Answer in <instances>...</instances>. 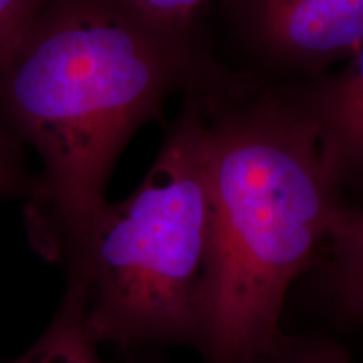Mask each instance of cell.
<instances>
[{
    "mask_svg": "<svg viewBox=\"0 0 363 363\" xmlns=\"http://www.w3.org/2000/svg\"><path fill=\"white\" fill-rule=\"evenodd\" d=\"M189 66L185 35L120 0H51L0 71V120L43 163L27 225L49 256L108 202L121 152Z\"/></svg>",
    "mask_w": 363,
    "mask_h": 363,
    "instance_id": "obj_1",
    "label": "cell"
},
{
    "mask_svg": "<svg viewBox=\"0 0 363 363\" xmlns=\"http://www.w3.org/2000/svg\"><path fill=\"white\" fill-rule=\"evenodd\" d=\"M211 244L206 363H266L288 338L293 281L325 249L340 184L303 106L262 104L208 121Z\"/></svg>",
    "mask_w": 363,
    "mask_h": 363,
    "instance_id": "obj_2",
    "label": "cell"
},
{
    "mask_svg": "<svg viewBox=\"0 0 363 363\" xmlns=\"http://www.w3.org/2000/svg\"><path fill=\"white\" fill-rule=\"evenodd\" d=\"M208 121L189 103L142 184L106 202L49 256L65 261L67 293L91 342L130 347L203 337L211 197Z\"/></svg>",
    "mask_w": 363,
    "mask_h": 363,
    "instance_id": "obj_3",
    "label": "cell"
},
{
    "mask_svg": "<svg viewBox=\"0 0 363 363\" xmlns=\"http://www.w3.org/2000/svg\"><path fill=\"white\" fill-rule=\"evenodd\" d=\"M257 51L289 66L348 57L363 43V0H227Z\"/></svg>",
    "mask_w": 363,
    "mask_h": 363,
    "instance_id": "obj_4",
    "label": "cell"
},
{
    "mask_svg": "<svg viewBox=\"0 0 363 363\" xmlns=\"http://www.w3.org/2000/svg\"><path fill=\"white\" fill-rule=\"evenodd\" d=\"M347 59V66L301 104L340 185L363 175V43Z\"/></svg>",
    "mask_w": 363,
    "mask_h": 363,
    "instance_id": "obj_5",
    "label": "cell"
},
{
    "mask_svg": "<svg viewBox=\"0 0 363 363\" xmlns=\"http://www.w3.org/2000/svg\"><path fill=\"white\" fill-rule=\"evenodd\" d=\"M325 247L340 310L363 320V211L342 203Z\"/></svg>",
    "mask_w": 363,
    "mask_h": 363,
    "instance_id": "obj_6",
    "label": "cell"
},
{
    "mask_svg": "<svg viewBox=\"0 0 363 363\" xmlns=\"http://www.w3.org/2000/svg\"><path fill=\"white\" fill-rule=\"evenodd\" d=\"M9 363H103L86 333L74 296L66 291L56 318L29 350Z\"/></svg>",
    "mask_w": 363,
    "mask_h": 363,
    "instance_id": "obj_7",
    "label": "cell"
},
{
    "mask_svg": "<svg viewBox=\"0 0 363 363\" xmlns=\"http://www.w3.org/2000/svg\"><path fill=\"white\" fill-rule=\"evenodd\" d=\"M38 187L39 179L30 175L21 140L0 120V199L29 201Z\"/></svg>",
    "mask_w": 363,
    "mask_h": 363,
    "instance_id": "obj_8",
    "label": "cell"
},
{
    "mask_svg": "<svg viewBox=\"0 0 363 363\" xmlns=\"http://www.w3.org/2000/svg\"><path fill=\"white\" fill-rule=\"evenodd\" d=\"M51 0H0V71L11 61Z\"/></svg>",
    "mask_w": 363,
    "mask_h": 363,
    "instance_id": "obj_9",
    "label": "cell"
},
{
    "mask_svg": "<svg viewBox=\"0 0 363 363\" xmlns=\"http://www.w3.org/2000/svg\"><path fill=\"white\" fill-rule=\"evenodd\" d=\"M135 16L165 33L185 35L207 0H120Z\"/></svg>",
    "mask_w": 363,
    "mask_h": 363,
    "instance_id": "obj_10",
    "label": "cell"
},
{
    "mask_svg": "<svg viewBox=\"0 0 363 363\" xmlns=\"http://www.w3.org/2000/svg\"><path fill=\"white\" fill-rule=\"evenodd\" d=\"M266 363H350V360L342 350L330 345L293 347L288 340L284 347Z\"/></svg>",
    "mask_w": 363,
    "mask_h": 363,
    "instance_id": "obj_11",
    "label": "cell"
}]
</instances>
